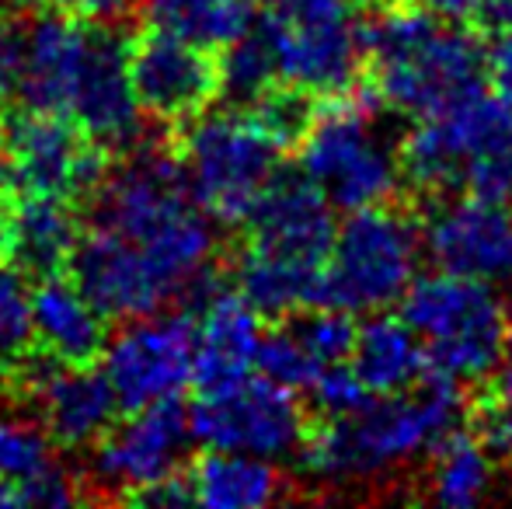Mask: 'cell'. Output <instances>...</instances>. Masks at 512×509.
<instances>
[{"instance_id": "obj_1", "label": "cell", "mask_w": 512, "mask_h": 509, "mask_svg": "<svg viewBox=\"0 0 512 509\" xmlns=\"http://www.w3.org/2000/svg\"><path fill=\"white\" fill-rule=\"evenodd\" d=\"M373 105L422 119L488 88L485 35L408 0L377 7L363 25V84Z\"/></svg>"}, {"instance_id": "obj_2", "label": "cell", "mask_w": 512, "mask_h": 509, "mask_svg": "<svg viewBox=\"0 0 512 509\" xmlns=\"http://www.w3.org/2000/svg\"><path fill=\"white\" fill-rule=\"evenodd\" d=\"M460 405V384L425 370L408 391L370 398L356 412L310 419L297 461L317 485L377 482L429 457L457 429Z\"/></svg>"}, {"instance_id": "obj_3", "label": "cell", "mask_w": 512, "mask_h": 509, "mask_svg": "<svg viewBox=\"0 0 512 509\" xmlns=\"http://www.w3.org/2000/svg\"><path fill=\"white\" fill-rule=\"evenodd\" d=\"M91 203L95 224L133 241L175 297L213 265V217L192 196L182 154L171 143H150L147 136L133 143Z\"/></svg>"}, {"instance_id": "obj_4", "label": "cell", "mask_w": 512, "mask_h": 509, "mask_svg": "<svg viewBox=\"0 0 512 509\" xmlns=\"http://www.w3.org/2000/svg\"><path fill=\"white\" fill-rule=\"evenodd\" d=\"M244 227L230 286L269 321L321 304L335 217L304 171H279L244 217Z\"/></svg>"}, {"instance_id": "obj_5", "label": "cell", "mask_w": 512, "mask_h": 509, "mask_svg": "<svg viewBox=\"0 0 512 509\" xmlns=\"http://www.w3.org/2000/svg\"><path fill=\"white\" fill-rule=\"evenodd\" d=\"M401 182L422 199L471 196L512 203V102L492 88L415 119L398 143Z\"/></svg>"}, {"instance_id": "obj_6", "label": "cell", "mask_w": 512, "mask_h": 509, "mask_svg": "<svg viewBox=\"0 0 512 509\" xmlns=\"http://www.w3.org/2000/svg\"><path fill=\"white\" fill-rule=\"evenodd\" d=\"M401 318L422 339L432 374L453 384L488 381L512 339V314L495 283L446 269L411 279Z\"/></svg>"}, {"instance_id": "obj_7", "label": "cell", "mask_w": 512, "mask_h": 509, "mask_svg": "<svg viewBox=\"0 0 512 509\" xmlns=\"http://www.w3.org/2000/svg\"><path fill=\"white\" fill-rule=\"evenodd\" d=\"M422 255V213L398 199L363 206L335 227L321 304L377 314L401 304Z\"/></svg>"}, {"instance_id": "obj_8", "label": "cell", "mask_w": 512, "mask_h": 509, "mask_svg": "<svg viewBox=\"0 0 512 509\" xmlns=\"http://www.w3.org/2000/svg\"><path fill=\"white\" fill-rule=\"evenodd\" d=\"M373 109L363 88L331 98L297 143V168L345 213L391 203L401 189L398 147L373 123Z\"/></svg>"}, {"instance_id": "obj_9", "label": "cell", "mask_w": 512, "mask_h": 509, "mask_svg": "<svg viewBox=\"0 0 512 509\" xmlns=\"http://www.w3.org/2000/svg\"><path fill=\"white\" fill-rule=\"evenodd\" d=\"M192 196L216 224H244L272 178L283 171L286 150L248 109L199 116L178 147Z\"/></svg>"}, {"instance_id": "obj_10", "label": "cell", "mask_w": 512, "mask_h": 509, "mask_svg": "<svg viewBox=\"0 0 512 509\" xmlns=\"http://www.w3.org/2000/svg\"><path fill=\"white\" fill-rule=\"evenodd\" d=\"M279 81L310 95L345 98L363 84V21L352 0H283L255 21Z\"/></svg>"}, {"instance_id": "obj_11", "label": "cell", "mask_w": 512, "mask_h": 509, "mask_svg": "<svg viewBox=\"0 0 512 509\" xmlns=\"http://www.w3.org/2000/svg\"><path fill=\"white\" fill-rule=\"evenodd\" d=\"M189 422L192 440L203 447L241 450L279 461L300 450L310 415L293 387L251 374L223 391L199 394L189 405Z\"/></svg>"}, {"instance_id": "obj_12", "label": "cell", "mask_w": 512, "mask_h": 509, "mask_svg": "<svg viewBox=\"0 0 512 509\" xmlns=\"http://www.w3.org/2000/svg\"><path fill=\"white\" fill-rule=\"evenodd\" d=\"M4 154L18 189L49 192L70 203L95 199L108 175V150L60 112L21 109L7 119Z\"/></svg>"}, {"instance_id": "obj_13", "label": "cell", "mask_w": 512, "mask_h": 509, "mask_svg": "<svg viewBox=\"0 0 512 509\" xmlns=\"http://www.w3.org/2000/svg\"><path fill=\"white\" fill-rule=\"evenodd\" d=\"M189 443V405L178 398L133 408L126 422H112V429L91 447L88 485L108 499L126 503L133 492L182 471Z\"/></svg>"}, {"instance_id": "obj_14", "label": "cell", "mask_w": 512, "mask_h": 509, "mask_svg": "<svg viewBox=\"0 0 512 509\" xmlns=\"http://www.w3.org/2000/svg\"><path fill=\"white\" fill-rule=\"evenodd\" d=\"M196 356V321L189 314H147L122 321V328L105 339L102 374L122 412L178 398L192 384Z\"/></svg>"}, {"instance_id": "obj_15", "label": "cell", "mask_w": 512, "mask_h": 509, "mask_svg": "<svg viewBox=\"0 0 512 509\" xmlns=\"http://www.w3.org/2000/svg\"><path fill=\"white\" fill-rule=\"evenodd\" d=\"M7 381H14L18 394L35 405L56 447L67 450H91L122 412L102 367L63 363L39 346L14 356Z\"/></svg>"}, {"instance_id": "obj_16", "label": "cell", "mask_w": 512, "mask_h": 509, "mask_svg": "<svg viewBox=\"0 0 512 509\" xmlns=\"http://www.w3.org/2000/svg\"><path fill=\"white\" fill-rule=\"evenodd\" d=\"M129 77L143 116L161 126L196 123L223 95L220 56L157 28L129 42Z\"/></svg>"}, {"instance_id": "obj_17", "label": "cell", "mask_w": 512, "mask_h": 509, "mask_svg": "<svg viewBox=\"0 0 512 509\" xmlns=\"http://www.w3.org/2000/svg\"><path fill=\"white\" fill-rule=\"evenodd\" d=\"M63 116L105 150H129L147 136L129 77V42L119 35V25H88Z\"/></svg>"}, {"instance_id": "obj_18", "label": "cell", "mask_w": 512, "mask_h": 509, "mask_svg": "<svg viewBox=\"0 0 512 509\" xmlns=\"http://www.w3.org/2000/svg\"><path fill=\"white\" fill-rule=\"evenodd\" d=\"M422 248L436 269L512 283V203L471 192H457V199L439 196L422 213Z\"/></svg>"}, {"instance_id": "obj_19", "label": "cell", "mask_w": 512, "mask_h": 509, "mask_svg": "<svg viewBox=\"0 0 512 509\" xmlns=\"http://www.w3.org/2000/svg\"><path fill=\"white\" fill-rule=\"evenodd\" d=\"M70 279L108 321H133L161 311L175 293L147 255L108 227L91 224L70 255Z\"/></svg>"}, {"instance_id": "obj_20", "label": "cell", "mask_w": 512, "mask_h": 509, "mask_svg": "<svg viewBox=\"0 0 512 509\" xmlns=\"http://www.w3.org/2000/svg\"><path fill=\"white\" fill-rule=\"evenodd\" d=\"M81 238L70 199L49 192H4L0 196V258L21 276H53L74 255Z\"/></svg>"}, {"instance_id": "obj_21", "label": "cell", "mask_w": 512, "mask_h": 509, "mask_svg": "<svg viewBox=\"0 0 512 509\" xmlns=\"http://www.w3.org/2000/svg\"><path fill=\"white\" fill-rule=\"evenodd\" d=\"M196 311V356H192L196 391H223L255 374L258 346L265 335L262 314L234 286L213 290L203 304H196Z\"/></svg>"}, {"instance_id": "obj_22", "label": "cell", "mask_w": 512, "mask_h": 509, "mask_svg": "<svg viewBox=\"0 0 512 509\" xmlns=\"http://www.w3.org/2000/svg\"><path fill=\"white\" fill-rule=\"evenodd\" d=\"M32 339L63 363H98L108 339V318L60 272L42 276L32 290Z\"/></svg>"}, {"instance_id": "obj_23", "label": "cell", "mask_w": 512, "mask_h": 509, "mask_svg": "<svg viewBox=\"0 0 512 509\" xmlns=\"http://www.w3.org/2000/svg\"><path fill=\"white\" fill-rule=\"evenodd\" d=\"M192 503L206 509H258L286 496L283 471L269 457L206 447L185 468Z\"/></svg>"}, {"instance_id": "obj_24", "label": "cell", "mask_w": 512, "mask_h": 509, "mask_svg": "<svg viewBox=\"0 0 512 509\" xmlns=\"http://www.w3.org/2000/svg\"><path fill=\"white\" fill-rule=\"evenodd\" d=\"M349 367L373 398H384L422 381L429 363L415 328L401 314L377 311L366 325H359Z\"/></svg>"}, {"instance_id": "obj_25", "label": "cell", "mask_w": 512, "mask_h": 509, "mask_svg": "<svg viewBox=\"0 0 512 509\" xmlns=\"http://www.w3.org/2000/svg\"><path fill=\"white\" fill-rule=\"evenodd\" d=\"M140 7L150 28L213 53L234 46L255 21L248 0H140Z\"/></svg>"}, {"instance_id": "obj_26", "label": "cell", "mask_w": 512, "mask_h": 509, "mask_svg": "<svg viewBox=\"0 0 512 509\" xmlns=\"http://www.w3.org/2000/svg\"><path fill=\"white\" fill-rule=\"evenodd\" d=\"M429 464V499L443 506H481L495 489V457L471 429H453Z\"/></svg>"}, {"instance_id": "obj_27", "label": "cell", "mask_w": 512, "mask_h": 509, "mask_svg": "<svg viewBox=\"0 0 512 509\" xmlns=\"http://www.w3.org/2000/svg\"><path fill=\"white\" fill-rule=\"evenodd\" d=\"M53 447V436L46 433L42 422L0 412V478L25 489L28 482H35L39 475H46V471H53L60 464Z\"/></svg>"}, {"instance_id": "obj_28", "label": "cell", "mask_w": 512, "mask_h": 509, "mask_svg": "<svg viewBox=\"0 0 512 509\" xmlns=\"http://www.w3.org/2000/svg\"><path fill=\"white\" fill-rule=\"evenodd\" d=\"M255 370L262 377H269V381L283 384V387H293V391H300V387H304V391H307V387L317 381V374H321L324 367H317V363L310 360L307 349L297 342V335L286 328V321H276V328L262 335Z\"/></svg>"}, {"instance_id": "obj_29", "label": "cell", "mask_w": 512, "mask_h": 509, "mask_svg": "<svg viewBox=\"0 0 512 509\" xmlns=\"http://www.w3.org/2000/svg\"><path fill=\"white\" fill-rule=\"evenodd\" d=\"M32 339V290L14 265L0 258V360H14Z\"/></svg>"}, {"instance_id": "obj_30", "label": "cell", "mask_w": 512, "mask_h": 509, "mask_svg": "<svg viewBox=\"0 0 512 509\" xmlns=\"http://www.w3.org/2000/svg\"><path fill=\"white\" fill-rule=\"evenodd\" d=\"M467 429L485 443L495 461H512V394L485 384L467 408Z\"/></svg>"}, {"instance_id": "obj_31", "label": "cell", "mask_w": 512, "mask_h": 509, "mask_svg": "<svg viewBox=\"0 0 512 509\" xmlns=\"http://www.w3.org/2000/svg\"><path fill=\"white\" fill-rule=\"evenodd\" d=\"M310 391V401H314V412L317 415H345V412H356L363 408L366 401L373 398L359 377L352 374L349 360L345 363H335V367H324L317 374V381L307 387Z\"/></svg>"}, {"instance_id": "obj_32", "label": "cell", "mask_w": 512, "mask_h": 509, "mask_svg": "<svg viewBox=\"0 0 512 509\" xmlns=\"http://www.w3.org/2000/svg\"><path fill=\"white\" fill-rule=\"evenodd\" d=\"M485 77L495 95L512 102V28L485 35Z\"/></svg>"}, {"instance_id": "obj_33", "label": "cell", "mask_w": 512, "mask_h": 509, "mask_svg": "<svg viewBox=\"0 0 512 509\" xmlns=\"http://www.w3.org/2000/svg\"><path fill=\"white\" fill-rule=\"evenodd\" d=\"M21 56H25V25H18L7 7H0V95H11L18 88Z\"/></svg>"}, {"instance_id": "obj_34", "label": "cell", "mask_w": 512, "mask_h": 509, "mask_svg": "<svg viewBox=\"0 0 512 509\" xmlns=\"http://www.w3.org/2000/svg\"><path fill=\"white\" fill-rule=\"evenodd\" d=\"M49 4L88 25H119L140 7V0H49Z\"/></svg>"}, {"instance_id": "obj_35", "label": "cell", "mask_w": 512, "mask_h": 509, "mask_svg": "<svg viewBox=\"0 0 512 509\" xmlns=\"http://www.w3.org/2000/svg\"><path fill=\"white\" fill-rule=\"evenodd\" d=\"M408 4L422 7V11L436 14L443 21H464V25H474L478 11L485 7V0H408Z\"/></svg>"}, {"instance_id": "obj_36", "label": "cell", "mask_w": 512, "mask_h": 509, "mask_svg": "<svg viewBox=\"0 0 512 509\" xmlns=\"http://www.w3.org/2000/svg\"><path fill=\"white\" fill-rule=\"evenodd\" d=\"M7 506H25L21 503V489L14 482H7V478H0V509Z\"/></svg>"}, {"instance_id": "obj_37", "label": "cell", "mask_w": 512, "mask_h": 509, "mask_svg": "<svg viewBox=\"0 0 512 509\" xmlns=\"http://www.w3.org/2000/svg\"><path fill=\"white\" fill-rule=\"evenodd\" d=\"M39 0H0V7H7V11H28V7H35Z\"/></svg>"}, {"instance_id": "obj_38", "label": "cell", "mask_w": 512, "mask_h": 509, "mask_svg": "<svg viewBox=\"0 0 512 509\" xmlns=\"http://www.w3.org/2000/svg\"><path fill=\"white\" fill-rule=\"evenodd\" d=\"M352 4H356V7H373V11H377V7L391 4V0H352Z\"/></svg>"}, {"instance_id": "obj_39", "label": "cell", "mask_w": 512, "mask_h": 509, "mask_svg": "<svg viewBox=\"0 0 512 509\" xmlns=\"http://www.w3.org/2000/svg\"><path fill=\"white\" fill-rule=\"evenodd\" d=\"M248 4H251V7H255V4H258V7H276V4H283V0H248Z\"/></svg>"}]
</instances>
